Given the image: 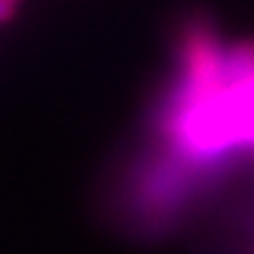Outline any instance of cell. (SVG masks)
<instances>
[{
  "mask_svg": "<svg viewBox=\"0 0 254 254\" xmlns=\"http://www.w3.org/2000/svg\"><path fill=\"white\" fill-rule=\"evenodd\" d=\"M12 12H15V2L12 0H0V22L10 20Z\"/></svg>",
  "mask_w": 254,
  "mask_h": 254,
  "instance_id": "obj_2",
  "label": "cell"
},
{
  "mask_svg": "<svg viewBox=\"0 0 254 254\" xmlns=\"http://www.w3.org/2000/svg\"><path fill=\"white\" fill-rule=\"evenodd\" d=\"M12 2H17V0H12Z\"/></svg>",
  "mask_w": 254,
  "mask_h": 254,
  "instance_id": "obj_3",
  "label": "cell"
},
{
  "mask_svg": "<svg viewBox=\"0 0 254 254\" xmlns=\"http://www.w3.org/2000/svg\"><path fill=\"white\" fill-rule=\"evenodd\" d=\"M153 148L202 192L254 166V42L222 45L210 20L180 27L175 74L148 121Z\"/></svg>",
  "mask_w": 254,
  "mask_h": 254,
  "instance_id": "obj_1",
  "label": "cell"
}]
</instances>
